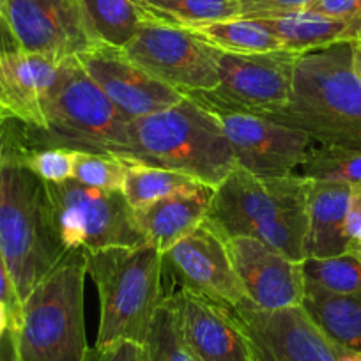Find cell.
<instances>
[{"mask_svg":"<svg viewBox=\"0 0 361 361\" xmlns=\"http://www.w3.org/2000/svg\"><path fill=\"white\" fill-rule=\"evenodd\" d=\"M80 66L128 121L159 112L185 96L135 64L123 48L90 44L76 55Z\"/></svg>","mask_w":361,"mask_h":361,"instance_id":"14","label":"cell"},{"mask_svg":"<svg viewBox=\"0 0 361 361\" xmlns=\"http://www.w3.org/2000/svg\"><path fill=\"white\" fill-rule=\"evenodd\" d=\"M142 343L123 340L106 349H92L90 361H140Z\"/></svg>","mask_w":361,"mask_h":361,"instance_id":"35","label":"cell"},{"mask_svg":"<svg viewBox=\"0 0 361 361\" xmlns=\"http://www.w3.org/2000/svg\"><path fill=\"white\" fill-rule=\"evenodd\" d=\"M87 275L99 296L96 349L123 340L142 343L163 298V253L151 245L114 246L85 253Z\"/></svg>","mask_w":361,"mask_h":361,"instance_id":"6","label":"cell"},{"mask_svg":"<svg viewBox=\"0 0 361 361\" xmlns=\"http://www.w3.org/2000/svg\"><path fill=\"white\" fill-rule=\"evenodd\" d=\"M298 57L300 55L287 50L227 54L213 48L220 85L213 90L185 96L207 110H231L267 117L289 103Z\"/></svg>","mask_w":361,"mask_h":361,"instance_id":"9","label":"cell"},{"mask_svg":"<svg viewBox=\"0 0 361 361\" xmlns=\"http://www.w3.org/2000/svg\"><path fill=\"white\" fill-rule=\"evenodd\" d=\"M163 266L176 275L180 289L209 298L214 303L235 308L248 300L225 241L206 224L163 253Z\"/></svg>","mask_w":361,"mask_h":361,"instance_id":"16","label":"cell"},{"mask_svg":"<svg viewBox=\"0 0 361 361\" xmlns=\"http://www.w3.org/2000/svg\"><path fill=\"white\" fill-rule=\"evenodd\" d=\"M312 179L290 173L259 177L235 166L214 188L204 224L221 239L253 238L289 259H307L308 195Z\"/></svg>","mask_w":361,"mask_h":361,"instance_id":"1","label":"cell"},{"mask_svg":"<svg viewBox=\"0 0 361 361\" xmlns=\"http://www.w3.org/2000/svg\"><path fill=\"white\" fill-rule=\"evenodd\" d=\"M266 119L296 128L317 144L361 149V82L350 43L300 55L289 103Z\"/></svg>","mask_w":361,"mask_h":361,"instance_id":"3","label":"cell"},{"mask_svg":"<svg viewBox=\"0 0 361 361\" xmlns=\"http://www.w3.org/2000/svg\"><path fill=\"white\" fill-rule=\"evenodd\" d=\"M156 22L179 29H195L207 23L239 18V0H140Z\"/></svg>","mask_w":361,"mask_h":361,"instance_id":"26","label":"cell"},{"mask_svg":"<svg viewBox=\"0 0 361 361\" xmlns=\"http://www.w3.org/2000/svg\"><path fill=\"white\" fill-rule=\"evenodd\" d=\"M307 9L329 18L361 22V0H314Z\"/></svg>","mask_w":361,"mask_h":361,"instance_id":"34","label":"cell"},{"mask_svg":"<svg viewBox=\"0 0 361 361\" xmlns=\"http://www.w3.org/2000/svg\"><path fill=\"white\" fill-rule=\"evenodd\" d=\"M176 328L195 361H252L248 340L232 308L188 289L169 296Z\"/></svg>","mask_w":361,"mask_h":361,"instance_id":"17","label":"cell"},{"mask_svg":"<svg viewBox=\"0 0 361 361\" xmlns=\"http://www.w3.org/2000/svg\"><path fill=\"white\" fill-rule=\"evenodd\" d=\"M347 253H350L353 257H356V259L361 262V238L349 241V250H347Z\"/></svg>","mask_w":361,"mask_h":361,"instance_id":"40","label":"cell"},{"mask_svg":"<svg viewBox=\"0 0 361 361\" xmlns=\"http://www.w3.org/2000/svg\"><path fill=\"white\" fill-rule=\"evenodd\" d=\"M213 195V186L199 183L135 209V225L147 245L165 253L204 224Z\"/></svg>","mask_w":361,"mask_h":361,"instance_id":"19","label":"cell"},{"mask_svg":"<svg viewBox=\"0 0 361 361\" xmlns=\"http://www.w3.org/2000/svg\"><path fill=\"white\" fill-rule=\"evenodd\" d=\"M224 241L232 267L253 307L282 310L303 305V262L289 259L259 239L235 235Z\"/></svg>","mask_w":361,"mask_h":361,"instance_id":"15","label":"cell"},{"mask_svg":"<svg viewBox=\"0 0 361 361\" xmlns=\"http://www.w3.org/2000/svg\"><path fill=\"white\" fill-rule=\"evenodd\" d=\"M248 340L252 361H338V349L303 305L282 310H260L248 300L232 308Z\"/></svg>","mask_w":361,"mask_h":361,"instance_id":"12","label":"cell"},{"mask_svg":"<svg viewBox=\"0 0 361 361\" xmlns=\"http://www.w3.org/2000/svg\"><path fill=\"white\" fill-rule=\"evenodd\" d=\"M252 20H259L276 37L282 50L298 55L342 43H361V22L329 18L308 9Z\"/></svg>","mask_w":361,"mask_h":361,"instance_id":"20","label":"cell"},{"mask_svg":"<svg viewBox=\"0 0 361 361\" xmlns=\"http://www.w3.org/2000/svg\"><path fill=\"white\" fill-rule=\"evenodd\" d=\"M350 50H353L354 73H356L361 82V43H350Z\"/></svg>","mask_w":361,"mask_h":361,"instance_id":"37","label":"cell"},{"mask_svg":"<svg viewBox=\"0 0 361 361\" xmlns=\"http://www.w3.org/2000/svg\"><path fill=\"white\" fill-rule=\"evenodd\" d=\"M8 329H9L8 308H6L4 305L0 303V342H2V338H4V336H6Z\"/></svg>","mask_w":361,"mask_h":361,"instance_id":"38","label":"cell"},{"mask_svg":"<svg viewBox=\"0 0 361 361\" xmlns=\"http://www.w3.org/2000/svg\"><path fill=\"white\" fill-rule=\"evenodd\" d=\"M124 158L109 152L78 151L75 159L73 179L89 188L105 192H123Z\"/></svg>","mask_w":361,"mask_h":361,"instance_id":"30","label":"cell"},{"mask_svg":"<svg viewBox=\"0 0 361 361\" xmlns=\"http://www.w3.org/2000/svg\"><path fill=\"white\" fill-rule=\"evenodd\" d=\"M61 62L0 44V103L29 130H44V103L57 83Z\"/></svg>","mask_w":361,"mask_h":361,"instance_id":"18","label":"cell"},{"mask_svg":"<svg viewBox=\"0 0 361 361\" xmlns=\"http://www.w3.org/2000/svg\"><path fill=\"white\" fill-rule=\"evenodd\" d=\"M0 44H2V41H0Z\"/></svg>","mask_w":361,"mask_h":361,"instance_id":"42","label":"cell"},{"mask_svg":"<svg viewBox=\"0 0 361 361\" xmlns=\"http://www.w3.org/2000/svg\"><path fill=\"white\" fill-rule=\"evenodd\" d=\"M303 308L338 349L361 354V296L305 290Z\"/></svg>","mask_w":361,"mask_h":361,"instance_id":"22","label":"cell"},{"mask_svg":"<svg viewBox=\"0 0 361 361\" xmlns=\"http://www.w3.org/2000/svg\"><path fill=\"white\" fill-rule=\"evenodd\" d=\"M140 361H195L185 343L180 342L169 296L163 298L152 317L147 335L142 342Z\"/></svg>","mask_w":361,"mask_h":361,"instance_id":"29","label":"cell"},{"mask_svg":"<svg viewBox=\"0 0 361 361\" xmlns=\"http://www.w3.org/2000/svg\"><path fill=\"white\" fill-rule=\"evenodd\" d=\"M209 112L224 128L238 166L253 176L282 177L298 173L314 144L303 131L266 117L231 110Z\"/></svg>","mask_w":361,"mask_h":361,"instance_id":"13","label":"cell"},{"mask_svg":"<svg viewBox=\"0 0 361 361\" xmlns=\"http://www.w3.org/2000/svg\"><path fill=\"white\" fill-rule=\"evenodd\" d=\"M13 119H15V117L11 116V112L0 103V135H2V131L6 130V126H8Z\"/></svg>","mask_w":361,"mask_h":361,"instance_id":"39","label":"cell"},{"mask_svg":"<svg viewBox=\"0 0 361 361\" xmlns=\"http://www.w3.org/2000/svg\"><path fill=\"white\" fill-rule=\"evenodd\" d=\"M305 290L342 296H361V262L350 253L336 257H307L303 260Z\"/></svg>","mask_w":361,"mask_h":361,"instance_id":"27","label":"cell"},{"mask_svg":"<svg viewBox=\"0 0 361 361\" xmlns=\"http://www.w3.org/2000/svg\"><path fill=\"white\" fill-rule=\"evenodd\" d=\"M186 30L207 47L227 54H267L282 50L276 37L259 20L243 16Z\"/></svg>","mask_w":361,"mask_h":361,"instance_id":"24","label":"cell"},{"mask_svg":"<svg viewBox=\"0 0 361 361\" xmlns=\"http://www.w3.org/2000/svg\"><path fill=\"white\" fill-rule=\"evenodd\" d=\"M0 23L13 47L62 62L98 43L80 0H0Z\"/></svg>","mask_w":361,"mask_h":361,"instance_id":"11","label":"cell"},{"mask_svg":"<svg viewBox=\"0 0 361 361\" xmlns=\"http://www.w3.org/2000/svg\"><path fill=\"white\" fill-rule=\"evenodd\" d=\"M123 50L135 64L183 96L220 85L213 48L186 29L147 22Z\"/></svg>","mask_w":361,"mask_h":361,"instance_id":"10","label":"cell"},{"mask_svg":"<svg viewBox=\"0 0 361 361\" xmlns=\"http://www.w3.org/2000/svg\"><path fill=\"white\" fill-rule=\"evenodd\" d=\"M18 142V154L23 165L36 173L43 183H64L73 179V170H75L76 152L75 149L68 147H25Z\"/></svg>","mask_w":361,"mask_h":361,"instance_id":"31","label":"cell"},{"mask_svg":"<svg viewBox=\"0 0 361 361\" xmlns=\"http://www.w3.org/2000/svg\"><path fill=\"white\" fill-rule=\"evenodd\" d=\"M44 192L51 228L66 252L147 245L123 192L89 188L75 179L44 183Z\"/></svg>","mask_w":361,"mask_h":361,"instance_id":"8","label":"cell"},{"mask_svg":"<svg viewBox=\"0 0 361 361\" xmlns=\"http://www.w3.org/2000/svg\"><path fill=\"white\" fill-rule=\"evenodd\" d=\"M338 361H361V354H354V353H343L340 356Z\"/></svg>","mask_w":361,"mask_h":361,"instance_id":"41","label":"cell"},{"mask_svg":"<svg viewBox=\"0 0 361 361\" xmlns=\"http://www.w3.org/2000/svg\"><path fill=\"white\" fill-rule=\"evenodd\" d=\"M130 158L185 173L216 188L238 166L216 117L185 96L179 103L128 123Z\"/></svg>","mask_w":361,"mask_h":361,"instance_id":"4","label":"cell"},{"mask_svg":"<svg viewBox=\"0 0 361 361\" xmlns=\"http://www.w3.org/2000/svg\"><path fill=\"white\" fill-rule=\"evenodd\" d=\"M90 34L98 43L124 48L147 22H156L140 0H80Z\"/></svg>","mask_w":361,"mask_h":361,"instance_id":"23","label":"cell"},{"mask_svg":"<svg viewBox=\"0 0 361 361\" xmlns=\"http://www.w3.org/2000/svg\"><path fill=\"white\" fill-rule=\"evenodd\" d=\"M0 303L8 308L9 329H15L22 321L23 303L20 300L18 290H16V286L13 282V276L9 273V267L6 264L2 252H0Z\"/></svg>","mask_w":361,"mask_h":361,"instance_id":"33","label":"cell"},{"mask_svg":"<svg viewBox=\"0 0 361 361\" xmlns=\"http://www.w3.org/2000/svg\"><path fill=\"white\" fill-rule=\"evenodd\" d=\"M85 252L61 259L23 301L22 321L8 329L18 361H90L83 322Z\"/></svg>","mask_w":361,"mask_h":361,"instance_id":"5","label":"cell"},{"mask_svg":"<svg viewBox=\"0 0 361 361\" xmlns=\"http://www.w3.org/2000/svg\"><path fill=\"white\" fill-rule=\"evenodd\" d=\"M314 0H239L243 18H262L280 13L307 9Z\"/></svg>","mask_w":361,"mask_h":361,"instance_id":"32","label":"cell"},{"mask_svg":"<svg viewBox=\"0 0 361 361\" xmlns=\"http://www.w3.org/2000/svg\"><path fill=\"white\" fill-rule=\"evenodd\" d=\"M124 166H126V172H124L123 195L133 211L165 199L180 190L199 185V180L185 173L149 165L135 158H124Z\"/></svg>","mask_w":361,"mask_h":361,"instance_id":"25","label":"cell"},{"mask_svg":"<svg viewBox=\"0 0 361 361\" xmlns=\"http://www.w3.org/2000/svg\"><path fill=\"white\" fill-rule=\"evenodd\" d=\"M350 185L335 180H312L308 195L307 257H336L349 250L345 232Z\"/></svg>","mask_w":361,"mask_h":361,"instance_id":"21","label":"cell"},{"mask_svg":"<svg viewBox=\"0 0 361 361\" xmlns=\"http://www.w3.org/2000/svg\"><path fill=\"white\" fill-rule=\"evenodd\" d=\"M0 252L22 303L68 253L51 228L44 183L22 163L9 124L0 135Z\"/></svg>","mask_w":361,"mask_h":361,"instance_id":"2","label":"cell"},{"mask_svg":"<svg viewBox=\"0 0 361 361\" xmlns=\"http://www.w3.org/2000/svg\"><path fill=\"white\" fill-rule=\"evenodd\" d=\"M130 121L92 82L78 59L61 62L57 83L44 103V130L23 126L25 147H68L130 158Z\"/></svg>","mask_w":361,"mask_h":361,"instance_id":"7","label":"cell"},{"mask_svg":"<svg viewBox=\"0 0 361 361\" xmlns=\"http://www.w3.org/2000/svg\"><path fill=\"white\" fill-rule=\"evenodd\" d=\"M298 173L312 180L361 183V149L314 144L308 149Z\"/></svg>","mask_w":361,"mask_h":361,"instance_id":"28","label":"cell"},{"mask_svg":"<svg viewBox=\"0 0 361 361\" xmlns=\"http://www.w3.org/2000/svg\"><path fill=\"white\" fill-rule=\"evenodd\" d=\"M345 232L349 241L361 238V183L350 185L349 211H347Z\"/></svg>","mask_w":361,"mask_h":361,"instance_id":"36","label":"cell"}]
</instances>
